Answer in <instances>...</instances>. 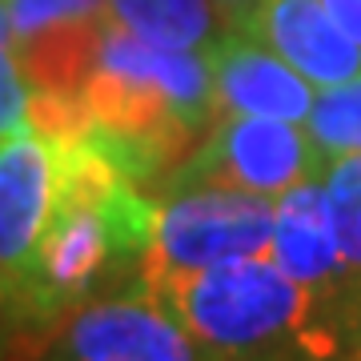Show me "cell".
Wrapping results in <instances>:
<instances>
[{
	"mask_svg": "<svg viewBox=\"0 0 361 361\" xmlns=\"http://www.w3.org/2000/svg\"><path fill=\"white\" fill-rule=\"evenodd\" d=\"M56 153V205L16 317L32 325H49L80 301L137 281L157 229V197L97 137L65 133Z\"/></svg>",
	"mask_w": 361,
	"mask_h": 361,
	"instance_id": "6da1fadb",
	"label": "cell"
},
{
	"mask_svg": "<svg viewBox=\"0 0 361 361\" xmlns=\"http://www.w3.org/2000/svg\"><path fill=\"white\" fill-rule=\"evenodd\" d=\"M77 104L80 129L141 185H165L217 116L209 52L161 49L109 25Z\"/></svg>",
	"mask_w": 361,
	"mask_h": 361,
	"instance_id": "7a4b0ae2",
	"label": "cell"
},
{
	"mask_svg": "<svg viewBox=\"0 0 361 361\" xmlns=\"http://www.w3.org/2000/svg\"><path fill=\"white\" fill-rule=\"evenodd\" d=\"M145 281L213 361H325L334 349L337 305L273 257L145 273Z\"/></svg>",
	"mask_w": 361,
	"mask_h": 361,
	"instance_id": "3957f363",
	"label": "cell"
},
{
	"mask_svg": "<svg viewBox=\"0 0 361 361\" xmlns=\"http://www.w3.org/2000/svg\"><path fill=\"white\" fill-rule=\"evenodd\" d=\"M32 361H213L177 313L137 281L80 301L44 325Z\"/></svg>",
	"mask_w": 361,
	"mask_h": 361,
	"instance_id": "277c9868",
	"label": "cell"
},
{
	"mask_svg": "<svg viewBox=\"0 0 361 361\" xmlns=\"http://www.w3.org/2000/svg\"><path fill=\"white\" fill-rule=\"evenodd\" d=\"M277 201L229 185H173L157 197V229L145 273L209 269L269 257Z\"/></svg>",
	"mask_w": 361,
	"mask_h": 361,
	"instance_id": "5b68a950",
	"label": "cell"
},
{
	"mask_svg": "<svg viewBox=\"0 0 361 361\" xmlns=\"http://www.w3.org/2000/svg\"><path fill=\"white\" fill-rule=\"evenodd\" d=\"M325 157L313 145L310 129L297 121L273 116L217 113L197 149L165 177L161 189L173 185H229L257 197H285L301 180L322 173Z\"/></svg>",
	"mask_w": 361,
	"mask_h": 361,
	"instance_id": "8992f818",
	"label": "cell"
},
{
	"mask_svg": "<svg viewBox=\"0 0 361 361\" xmlns=\"http://www.w3.org/2000/svg\"><path fill=\"white\" fill-rule=\"evenodd\" d=\"M4 8L20 68L32 85V109L80 113V85L109 28L104 0H4Z\"/></svg>",
	"mask_w": 361,
	"mask_h": 361,
	"instance_id": "52a82bcc",
	"label": "cell"
},
{
	"mask_svg": "<svg viewBox=\"0 0 361 361\" xmlns=\"http://www.w3.org/2000/svg\"><path fill=\"white\" fill-rule=\"evenodd\" d=\"M61 153L37 125L0 137V313L20 317L40 237L56 205Z\"/></svg>",
	"mask_w": 361,
	"mask_h": 361,
	"instance_id": "ba28073f",
	"label": "cell"
},
{
	"mask_svg": "<svg viewBox=\"0 0 361 361\" xmlns=\"http://www.w3.org/2000/svg\"><path fill=\"white\" fill-rule=\"evenodd\" d=\"M241 32L269 44L317 92L361 77V44L337 25L325 0H261Z\"/></svg>",
	"mask_w": 361,
	"mask_h": 361,
	"instance_id": "9c48e42d",
	"label": "cell"
},
{
	"mask_svg": "<svg viewBox=\"0 0 361 361\" xmlns=\"http://www.w3.org/2000/svg\"><path fill=\"white\" fill-rule=\"evenodd\" d=\"M209 65H213L217 113L273 116V121L305 125V116L317 101V89L289 61H281L269 44L253 40L241 28H233L209 52Z\"/></svg>",
	"mask_w": 361,
	"mask_h": 361,
	"instance_id": "30bf717a",
	"label": "cell"
},
{
	"mask_svg": "<svg viewBox=\"0 0 361 361\" xmlns=\"http://www.w3.org/2000/svg\"><path fill=\"white\" fill-rule=\"evenodd\" d=\"M269 257L281 265L293 281H301L310 293L322 301H341L349 289L353 273L341 261V245H337L334 221L325 209L322 180H301L297 189L277 197V213H273V241Z\"/></svg>",
	"mask_w": 361,
	"mask_h": 361,
	"instance_id": "8fae6325",
	"label": "cell"
},
{
	"mask_svg": "<svg viewBox=\"0 0 361 361\" xmlns=\"http://www.w3.org/2000/svg\"><path fill=\"white\" fill-rule=\"evenodd\" d=\"M109 25L161 49L213 52L233 32L213 0H104Z\"/></svg>",
	"mask_w": 361,
	"mask_h": 361,
	"instance_id": "7c38bea8",
	"label": "cell"
},
{
	"mask_svg": "<svg viewBox=\"0 0 361 361\" xmlns=\"http://www.w3.org/2000/svg\"><path fill=\"white\" fill-rule=\"evenodd\" d=\"M317 180L341 245V261L353 277H361V153L325 157Z\"/></svg>",
	"mask_w": 361,
	"mask_h": 361,
	"instance_id": "4fadbf2b",
	"label": "cell"
},
{
	"mask_svg": "<svg viewBox=\"0 0 361 361\" xmlns=\"http://www.w3.org/2000/svg\"><path fill=\"white\" fill-rule=\"evenodd\" d=\"M305 129L322 149V157L361 153V77L317 92L305 116Z\"/></svg>",
	"mask_w": 361,
	"mask_h": 361,
	"instance_id": "5bb4252c",
	"label": "cell"
},
{
	"mask_svg": "<svg viewBox=\"0 0 361 361\" xmlns=\"http://www.w3.org/2000/svg\"><path fill=\"white\" fill-rule=\"evenodd\" d=\"M28 125H32V85L20 68L8 8L0 0V137H13Z\"/></svg>",
	"mask_w": 361,
	"mask_h": 361,
	"instance_id": "9a60e30c",
	"label": "cell"
},
{
	"mask_svg": "<svg viewBox=\"0 0 361 361\" xmlns=\"http://www.w3.org/2000/svg\"><path fill=\"white\" fill-rule=\"evenodd\" d=\"M325 361H361V277H353L337 301L334 349Z\"/></svg>",
	"mask_w": 361,
	"mask_h": 361,
	"instance_id": "2e32d148",
	"label": "cell"
},
{
	"mask_svg": "<svg viewBox=\"0 0 361 361\" xmlns=\"http://www.w3.org/2000/svg\"><path fill=\"white\" fill-rule=\"evenodd\" d=\"M325 8L337 16V25L361 44V0H325Z\"/></svg>",
	"mask_w": 361,
	"mask_h": 361,
	"instance_id": "e0dca14e",
	"label": "cell"
},
{
	"mask_svg": "<svg viewBox=\"0 0 361 361\" xmlns=\"http://www.w3.org/2000/svg\"><path fill=\"white\" fill-rule=\"evenodd\" d=\"M213 4H217L221 13H225V20H229L233 28H241L249 16L261 8V0H213Z\"/></svg>",
	"mask_w": 361,
	"mask_h": 361,
	"instance_id": "ac0fdd59",
	"label": "cell"
}]
</instances>
